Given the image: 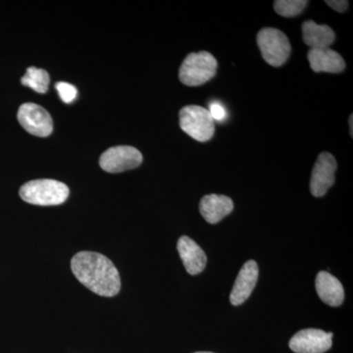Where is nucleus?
Masks as SVG:
<instances>
[{
    "mask_svg": "<svg viewBox=\"0 0 353 353\" xmlns=\"http://www.w3.org/2000/svg\"><path fill=\"white\" fill-rule=\"evenodd\" d=\"M257 44L265 61L280 67L289 59L292 46L284 32L275 28H263L257 34Z\"/></svg>",
    "mask_w": 353,
    "mask_h": 353,
    "instance_id": "4",
    "label": "nucleus"
},
{
    "mask_svg": "<svg viewBox=\"0 0 353 353\" xmlns=\"http://www.w3.org/2000/svg\"><path fill=\"white\" fill-rule=\"evenodd\" d=\"M71 269L81 284L101 296H116L121 290L119 272L101 253L81 252L71 260Z\"/></svg>",
    "mask_w": 353,
    "mask_h": 353,
    "instance_id": "1",
    "label": "nucleus"
},
{
    "mask_svg": "<svg viewBox=\"0 0 353 353\" xmlns=\"http://www.w3.org/2000/svg\"><path fill=\"white\" fill-rule=\"evenodd\" d=\"M307 58L311 69L316 73H341L345 69L343 58L331 48L309 50Z\"/></svg>",
    "mask_w": 353,
    "mask_h": 353,
    "instance_id": "14",
    "label": "nucleus"
},
{
    "mask_svg": "<svg viewBox=\"0 0 353 353\" xmlns=\"http://www.w3.org/2000/svg\"><path fill=\"white\" fill-rule=\"evenodd\" d=\"M307 4L306 0H277L274 2V9L283 17H294L303 12Z\"/></svg>",
    "mask_w": 353,
    "mask_h": 353,
    "instance_id": "17",
    "label": "nucleus"
},
{
    "mask_svg": "<svg viewBox=\"0 0 353 353\" xmlns=\"http://www.w3.org/2000/svg\"><path fill=\"white\" fill-rule=\"evenodd\" d=\"M336 158L329 152H322L317 158L311 174L310 192L313 196L321 197L327 194L334 183Z\"/></svg>",
    "mask_w": 353,
    "mask_h": 353,
    "instance_id": "9",
    "label": "nucleus"
},
{
    "mask_svg": "<svg viewBox=\"0 0 353 353\" xmlns=\"http://www.w3.org/2000/svg\"><path fill=\"white\" fill-rule=\"evenodd\" d=\"M69 188L55 180H34L26 183L20 189L23 201L34 205H59L69 196Z\"/></svg>",
    "mask_w": 353,
    "mask_h": 353,
    "instance_id": "2",
    "label": "nucleus"
},
{
    "mask_svg": "<svg viewBox=\"0 0 353 353\" xmlns=\"http://www.w3.org/2000/svg\"><path fill=\"white\" fill-rule=\"evenodd\" d=\"M50 78L46 70L30 67L21 79V83L26 87L31 88L39 94H46L48 90Z\"/></svg>",
    "mask_w": 353,
    "mask_h": 353,
    "instance_id": "16",
    "label": "nucleus"
},
{
    "mask_svg": "<svg viewBox=\"0 0 353 353\" xmlns=\"http://www.w3.org/2000/svg\"><path fill=\"white\" fill-rule=\"evenodd\" d=\"M217 67V60L208 51L190 53L181 65L179 78L183 85L197 87L210 81Z\"/></svg>",
    "mask_w": 353,
    "mask_h": 353,
    "instance_id": "3",
    "label": "nucleus"
},
{
    "mask_svg": "<svg viewBox=\"0 0 353 353\" xmlns=\"http://www.w3.org/2000/svg\"><path fill=\"white\" fill-rule=\"evenodd\" d=\"M194 353H213V352H194Z\"/></svg>",
    "mask_w": 353,
    "mask_h": 353,
    "instance_id": "22",
    "label": "nucleus"
},
{
    "mask_svg": "<svg viewBox=\"0 0 353 353\" xmlns=\"http://www.w3.org/2000/svg\"><path fill=\"white\" fill-rule=\"evenodd\" d=\"M352 118H353V116L352 115H350V120H348V123H350V134H352V130H353V127H352Z\"/></svg>",
    "mask_w": 353,
    "mask_h": 353,
    "instance_id": "21",
    "label": "nucleus"
},
{
    "mask_svg": "<svg viewBox=\"0 0 353 353\" xmlns=\"http://www.w3.org/2000/svg\"><path fill=\"white\" fill-rule=\"evenodd\" d=\"M143 162V155L130 145L114 146L102 153L99 165L108 173H121L137 168Z\"/></svg>",
    "mask_w": 353,
    "mask_h": 353,
    "instance_id": "6",
    "label": "nucleus"
},
{
    "mask_svg": "<svg viewBox=\"0 0 353 353\" xmlns=\"http://www.w3.org/2000/svg\"><path fill=\"white\" fill-rule=\"evenodd\" d=\"M259 274V265L253 260H250L241 267L230 296V301L234 306L241 305L248 301L256 285Z\"/></svg>",
    "mask_w": 353,
    "mask_h": 353,
    "instance_id": "10",
    "label": "nucleus"
},
{
    "mask_svg": "<svg viewBox=\"0 0 353 353\" xmlns=\"http://www.w3.org/2000/svg\"><path fill=\"white\" fill-rule=\"evenodd\" d=\"M301 29L304 43L310 50L330 48L336 39V34L332 28L327 25L316 24L312 20L305 21Z\"/></svg>",
    "mask_w": 353,
    "mask_h": 353,
    "instance_id": "15",
    "label": "nucleus"
},
{
    "mask_svg": "<svg viewBox=\"0 0 353 353\" xmlns=\"http://www.w3.org/2000/svg\"><path fill=\"white\" fill-rule=\"evenodd\" d=\"M176 250L188 273L190 275H197L204 270L208 257L196 241H192L189 236H181L176 245Z\"/></svg>",
    "mask_w": 353,
    "mask_h": 353,
    "instance_id": "11",
    "label": "nucleus"
},
{
    "mask_svg": "<svg viewBox=\"0 0 353 353\" xmlns=\"http://www.w3.org/2000/svg\"><path fill=\"white\" fill-rule=\"evenodd\" d=\"M55 88H57L60 99L65 103H72L78 95V90H77L75 85H71V83L59 82L55 85Z\"/></svg>",
    "mask_w": 353,
    "mask_h": 353,
    "instance_id": "18",
    "label": "nucleus"
},
{
    "mask_svg": "<svg viewBox=\"0 0 353 353\" xmlns=\"http://www.w3.org/2000/svg\"><path fill=\"white\" fill-rule=\"evenodd\" d=\"M316 292L323 303L330 306H340L345 299V290L340 281L329 272L321 271L316 277Z\"/></svg>",
    "mask_w": 353,
    "mask_h": 353,
    "instance_id": "13",
    "label": "nucleus"
},
{
    "mask_svg": "<svg viewBox=\"0 0 353 353\" xmlns=\"http://www.w3.org/2000/svg\"><path fill=\"white\" fill-rule=\"evenodd\" d=\"M233 210V201L221 194H208L199 202V212L209 224H217Z\"/></svg>",
    "mask_w": 353,
    "mask_h": 353,
    "instance_id": "12",
    "label": "nucleus"
},
{
    "mask_svg": "<svg viewBox=\"0 0 353 353\" xmlns=\"http://www.w3.org/2000/svg\"><path fill=\"white\" fill-rule=\"evenodd\" d=\"M180 126L185 134L196 141L205 143L212 139L215 122L208 109L199 105H188L180 111Z\"/></svg>",
    "mask_w": 353,
    "mask_h": 353,
    "instance_id": "5",
    "label": "nucleus"
},
{
    "mask_svg": "<svg viewBox=\"0 0 353 353\" xmlns=\"http://www.w3.org/2000/svg\"><path fill=\"white\" fill-rule=\"evenodd\" d=\"M18 121L26 131L39 138L50 136L53 130L52 118L43 108L34 103L20 106Z\"/></svg>",
    "mask_w": 353,
    "mask_h": 353,
    "instance_id": "7",
    "label": "nucleus"
},
{
    "mask_svg": "<svg viewBox=\"0 0 353 353\" xmlns=\"http://www.w3.org/2000/svg\"><path fill=\"white\" fill-rule=\"evenodd\" d=\"M326 4H328L336 12L340 13L345 12L348 8V1L347 0H327Z\"/></svg>",
    "mask_w": 353,
    "mask_h": 353,
    "instance_id": "20",
    "label": "nucleus"
},
{
    "mask_svg": "<svg viewBox=\"0 0 353 353\" xmlns=\"http://www.w3.org/2000/svg\"><path fill=\"white\" fill-rule=\"evenodd\" d=\"M333 333L322 330H301L290 341V348L296 353H324L332 347Z\"/></svg>",
    "mask_w": 353,
    "mask_h": 353,
    "instance_id": "8",
    "label": "nucleus"
},
{
    "mask_svg": "<svg viewBox=\"0 0 353 353\" xmlns=\"http://www.w3.org/2000/svg\"><path fill=\"white\" fill-rule=\"evenodd\" d=\"M209 113H210L211 117L212 119L217 121V122H223L227 117V111L225 109L224 106L221 105L218 102H214V103L210 104V108H209Z\"/></svg>",
    "mask_w": 353,
    "mask_h": 353,
    "instance_id": "19",
    "label": "nucleus"
}]
</instances>
